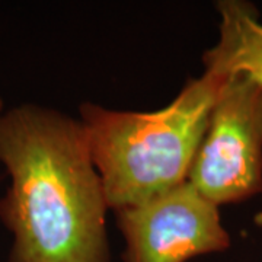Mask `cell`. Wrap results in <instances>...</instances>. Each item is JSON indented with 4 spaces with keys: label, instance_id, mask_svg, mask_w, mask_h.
I'll use <instances>...</instances> for the list:
<instances>
[{
    "label": "cell",
    "instance_id": "6da1fadb",
    "mask_svg": "<svg viewBox=\"0 0 262 262\" xmlns=\"http://www.w3.org/2000/svg\"><path fill=\"white\" fill-rule=\"evenodd\" d=\"M0 163L8 262H110V207L79 120L34 103L3 111Z\"/></svg>",
    "mask_w": 262,
    "mask_h": 262
},
{
    "label": "cell",
    "instance_id": "7a4b0ae2",
    "mask_svg": "<svg viewBox=\"0 0 262 262\" xmlns=\"http://www.w3.org/2000/svg\"><path fill=\"white\" fill-rule=\"evenodd\" d=\"M225 80L204 72L188 79L168 106L150 113L80 106L79 121L111 210L141 204L187 181Z\"/></svg>",
    "mask_w": 262,
    "mask_h": 262
},
{
    "label": "cell",
    "instance_id": "3957f363",
    "mask_svg": "<svg viewBox=\"0 0 262 262\" xmlns=\"http://www.w3.org/2000/svg\"><path fill=\"white\" fill-rule=\"evenodd\" d=\"M187 181L217 207L262 191V84L252 77H226Z\"/></svg>",
    "mask_w": 262,
    "mask_h": 262
},
{
    "label": "cell",
    "instance_id": "277c9868",
    "mask_svg": "<svg viewBox=\"0 0 262 262\" xmlns=\"http://www.w3.org/2000/svg\"><path fill=\"white\" fill-rule=\"evenodd\" d=\"M124 262H188L230 246L219 207L188 181L117 211Z\"/></svg>",
    "mask_w": 262,
    "mask_h": 262
},
{
    "label": "cell",
    "instance_id": "5b68a950",
    "mask_svg": "<svg viewBox=\"0 0 262 262\" xmlns=\"http://www.w3.org/2000/svg\"><path fill=\"white\" fill-rule=\"evenodd\" d=\"M219 41L203 56L204 72L227 77L244 73L262 84V24L256 8L244 0H222Z\"/></svg>",
    "mask_w": 262,
    "mask_h": 262
},
{
    "label": "cell",
    "instance_id": "8992f818",
    "mask_svg": "<svg viewBox=\"0 0 262 262\" xmlns=\"http://www.w3.org/2000/svg\"><path fill=\"white\" fill-rule=\"evenodd\" d=\"M3 114V101L0 99V115Z\"/></svg>",
    "mask_w": 262,
    "mask_h": 262
}]
</instances>
